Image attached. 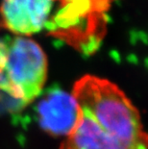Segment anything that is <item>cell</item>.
Here are the masks:
<instances>
[{
	"label": "cell",
	"mask_w": 148,
	"mask_h": 149,
	"mask_svg": "<svg viewBox=\"0 0 148 149\" xmlns=\"http://www.w3.org/2000/svg\"><path fill=\"white\" fill-rule=\"evenodd\" d=\"M72 95L101 127L131 149H148V134L137 108L117 86L106 79L85 75Z\"/></svg>",
	"instance_id": "obj_1"
},
{
	"label": "cell",
	"mask_w": 148,
	"mask_h": 149,
	"mask_svg": "<svg viewBox=\"0 0 148 149\" xmlns=\"http://www.w3.org/2000/svg\"><path fill=\"white\" fill-rule=\"evenodd\" d=\"M46 78V55L35 40L0 37V93L27 105L40 94Z\"/></svg>",
	"instance_id": "obj_2"
},
{
	"label": "cell",
	"mask_w": 148,
	"mask_h": 149,
	"mask_svg": "<svg viewBox=\"0 0 148 149\" xmlns=\"http://www.w3.org/2000/svg\"><path fill=\"white\" fill-rule=\"evenodd\" d=\"M52 31L82 52L98 47L105 30L103 20L109 0H61Z\"/></svg>",
	"instance_id": "obj_3"
},
{
	"label": "cell",
	"mask_w": 148,
	"mask_h": 149,
	"mask_svg": "<svg viewBox=\"0 0 148 149\" xmlns=\"http://www.w3.org/2000/svg\"><path fill=\"white\" fill-rule=\"evenodd\" d=\"M58 0H2L0 23L15 36L28 37L47 26Z\"/></svg>",
	"instance_id": "obj_4"
},
{
	"label": "cell",
	"mask_w": 148,
	"mask_h": 149,
	"mask_svg": "<svg viewBox=\"0 0 148 149\" xmlns=\"http://www.w3.org/2000/svg\"><path fill=\"white\" fill-rule=\"evenodd\" d=\"M80 116V107L72 94L62 90L49 91L38 105L40 128L52 137H67Z\"/></svg>",
	"instance_id": "obj_5"
},
{
	"label": "cell",
	"mask_w": 148,
	"mask_h": 149,
	"mask_svg": "<svg viewBox=\"0 0 148 149\" xmlns=\"http://www.w3.org/2000/svg\"><path fill=\"white\" fill-rule=\"evenodd\" d=\"M61 149H131L109 135L89 113L80 108L73 130L65 137Z\"/></svg>",
	"instance_id": "obj_6"
}]
</instances>
